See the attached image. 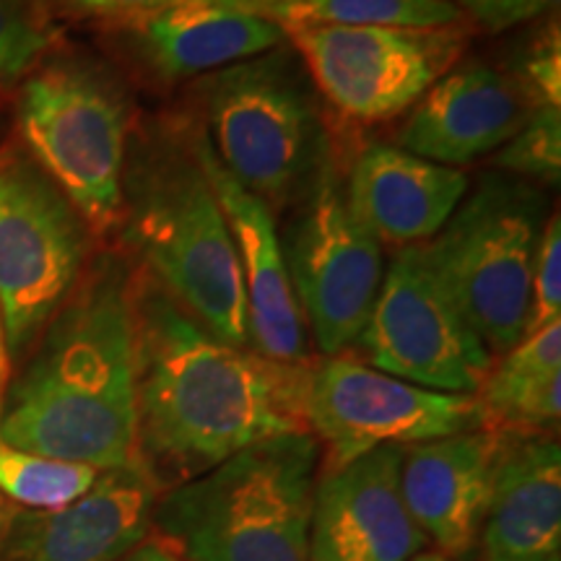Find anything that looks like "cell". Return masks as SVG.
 I'll return each instance as SVG.
<instances>
[{
	"mask_svg": "<svg viewBox=\"0 0 561 561\" xmlns=\"http://www.w3.org/2000/svg\"><path fill=\"white\" fill-rule=\"evenodd\" d=\"M136 458L159 486H180L231 455L310 432V364L271 362L208 333L157 280L136 271Z\"/></svg>",
	"mask_w": 561,
	"mask_h": 561,
	"instance_id": "1",
	"label": "cell"
},
{
	"mask_svg": "<svg viewBox=\"0 0 561 561\" xmlns=\"http://www.w3.org/2000/svg\"><path fill=\"white\" fill-rule=\"evenodd\" d=\"M136 268L91 257L0 398V442L110 471L136 458Z\"/></svg>",
	"mask_w": 561,
	"mask_h": 561,
	"instance_id": "2",
	"label": "cell"
},
{
	"mask_svg": "<svg viewBox=\"0 0 561 561\" xmlns=\"http://www.w3.org/2000/svg\"><path fill=\"white\" fill-rule=\"evenodd\" d=\"M121 227L140 273L216 339L250 348L242 265L195 157L191 117L157 121L130 140Z\"/></svg>",
	"mask_w": 561,
	"mask_h": 561,
	"instance_id": "3",
	"label": "cell"
},
{
	"mask_svg": "<svg viewBox=\"0 0 561 561\" xmlns=\"http://www.w3.org/2000/svg\"><path fill=\"white\" fill-rule=\"evenodd\" d=\"M320 458L310 432L257 442L174 486L153 520L191 561H310Z\"/></svg>",
	"mask_w": 561,
	"mask_h": 561,
	"instance_id": "4",
	"label": "cell"
},
{
	"mask_svg": "<svg viewBox=\"0 0 561 561\" xmlns=\"http://www.w3.org/2000/svg\"><path fill=\"white\" fill-rule=\"evenodd\" d=\"M16 123L30 157L89 227H117L133 138V102L121 76L83 53L45 55L21 83Z\"/></svg>",
	"mask_w": 561,
	"mask_h": 561,
	"instance_id": "5",
	"label": "cell"
},
{
	"mask_svg": "<svg viewBox=\"0 0 561 561\" xmlns=\"http://www.w3.org/2000/svg\"><path fill=\"white\" fill-rule=\"evenodd\" d=\"M198 125L221 167L273 214L305 198L328 138L294 47L203 76Z\"/></svg>",
	"mask_w": 561,
	"mask_h": 561,
	"instance_id": "6",
	"label": "cell"
},
{
	"mask_svg": "<svg viewBox=\"0 0 561 561\" xmlns=\"http://www.w3.org/2000/svg\"><path fill=\"white\" fill-rule=\"evenodd\" d=\"M549 219L541 187L491 172L424 244L430 265L489 348L507 354L525 339L538 240Z\"/></svg>",
	"mask_w": 561,
	"mask_h": 561,
	"instance_id": "7",
	"label": "cell"
},
{
	"mask_svg": "<svg viewBox=\"0 0 561 561\" xmlns=\"http://www.w3.org/2000/svg\"><path fill=\"white\" fill-rule=\"evenodd\" d=\"M81 210L26 153L0 159V314L9 359L30 351L91 261Z\"/></svg>",
	"mask_w": 561,
	"mask_h": 561,
	"instance_id": "8",
	"label": "cell"
},
{
	"mask_svg": "<svg viewBox=\"0 0 561 561\" xmlns=\"http://www.w3.org/2000/svg\"><path fill=\"white\" fill-rule=\"evenodd\" d=\"M305 413L310 434L325 447L322 473L377 447H409L483 426L476 396L419 388L346 354L310 364Z\"/></svg>",
	"mask_w": 561,
	"mask_h": 561,
	"instance_id": "9",
	"label": "cell"
},
{
	"mask_svg": "<svg viewBox=\"0 0 561 561\" xmlns=\"http://www.w3.org/2000/svg\"><path fill=\"white\" fill-rule=\"evenodd\" d=\"M294 224L286 268L322 356L356 346L385 278L382 248L348 210L328 146Z\"/></svg>",
	"mask_w": 561,
	"mask_h": 561,
	"instance_id": "10",
	"label": "cell"
},
{
	"mask_svg": "<svg viewBox=\"0 0 561 561\" xmlns=\"http://www.w3.org/2000/svg\"><path fill=\"white\" fill-rule=\"evenodd\" d=\"M284 34L320 94L359 123L403 115L466 50L460 24L437 30L294 26Z\"/></svg>",
	"mask_w": 561,
	"mask_h": 561,
	"instance_id": "11",
	"label": "cell"
},
{
	"mask_svg": "<svg viewBox=\"0 0 561 561\" xmlns=\"http://www.w3.org/2000/svg\"><path fill=\"white\" fill-rule=\"evenodd\" d=\"M369 367L434 392L476 396L494 356L462 318L424 244L401 248L385 268L359 339Z\"/></svg>",
	"mask_w": 561,
	"mask_h": 561,
	"instance_id": "12",
	"label": "cell"
},
{
	"mask_svg": "<svg viewBox=\"0 0 561 561\" xmlns=\"http://www.w3.org/2000/svg\"><path fill=\"white\" fill-rule=\"evenodd\" d=\"M159 491L138 458L102 471L66 507L13 515L3 530V561H121L149 533Z\"/></svg>",
	"mask_w": 561,
	"mask_h": 561,
	"instance_id": "13",
	"label": "cell"
},
{
	"mask_svg": "<svg viewBox=\"0 0 561 561\" xmlns=\"http://www.w3.org/2000/svg\"><path fill=\"white\" fill-rule=\"evenodd\" d=\"M195 157L214 187L227 219L231 242L242 265L248 294L250 348L271 362L305 364L307 322L291 289L286 252L276 229V214L224 170L198 121H191Z\"/></svg>",
	"mask_w": 561,
	"mask_h": 561,
	"instance_id": "14",
	"label": "cell"
},
{
	"mask_svg": "<svg viewBox=\"0 0 561 561\" xmlns=\"http://www.w3.org/2000/svg\"><path fill=\"white\" fill-rule=\"evenodd\" d=\"M426 536L401 494V447H377L314 486L310 561H411Z\"/></svg>",
	"mask_w": 561,
	"mask_h": 561,
	"instance_id": "15",
	"label": "cell"
},
{
	"mask_svg": "<svg viewBox=\"0 0 561 561\" xmlns=\"http://www.w3.org/2000/svg\"><path fill=\"white\" fill-rule=\"evenodd\" d=\"M528 112L512 76L483 60H458L413 104L398 149L458 170L500 151Z\"/></svg>",
	"mask_w": 561,
	"mask_h": 561,
	"instance_id": "16",
	"label": "cell"
},
{
	"mask_svg": "<svg viewBox=\"0 0 561 561\" xmlns=\"http://www.w3.org/2000/svg\"><path fill=\"white\" fill-rule=\"evenodd\" d=\"M502 432L481 430L401 447V494L413 523L439 553L476 546L486 515Z\"/></svg>",
	"mask_w": 561,
	"mask_h": 561,
	"instance_id": "17",
	"label": "cell"
},
{
	"mask_svg": "<svg viewBox=\"0 0 561 561\" xmlns=\"http://www.w3.org/2000/svg\"><path fill=\"white\" fill-rule=\"evenodd\" d=\"M479 561H561V450L549 434L502 432Z\"/></svg>",
	"mask_w": 561,
	"mask_h": 561,
	"instance_id": "18",
	"label": "cell"
},
{
	"mask_svg": "<svg viewBox=\"0 0 561 561\" xmlns=\"http://www.w3.org/2000/svg\"><path fill=\"white\" fill-rule=\"evenodd\" d=\"M468 187V174L455 167L371 144L351 164L343 193L354 219L377 242L409 248L439 234Z\"/></svg>",
	"mask_w": 561,
	"mask_h": 561,
	"instance_id": "19",
	"label": "cell"
},
{
	"mask_svg": "<svg viewBox=\"0 0 561 561\" xmlns=\"http://www.w3.org/2000/svg\"><path fill=\"white\" fill-rule=\"evenodd\" d=\"M161 81L208 76L286 42L280 26L221 3H182L110 26Z\"/></svg>",
	"mask_w": 561,
	"mask_h": 561,
	"instance_id": "20",
	"label": "cell"
},
{
	"mask_svg": "<svg viewBox=\"0 0 561 561\" xmlns=\"http://www.w3.org/2000/svg\"><path fill=\"white\" fill-rule=\"evenodd\" d=\"M483 426L510 434H546L561 419V322L525 335L489 369L476 392Z\"/></svg>",
	"mask_w": 561,
	"mask_h": 561,
	"instance_id": "21",
	"label": "cell"
},
{
	"mask_svg": "<svg viewBox=\"0 0 561 561\" xmlns=\"http://www.w3.org/2000/svg\"><path fill=\"white\" fill-rule=\"evenodd\" d=\"M263 19L280 30L294 26H401L437 30L462 24L445 0H268Z\"/></svg>",
	"mask_w": 561,
	"mask_h": 561,
	"instance_id": "22",
	"label": "cell"
},
{
	"mask_svg": "<svg viewBox=\"0 0 561 561\" xmlns=\"http://www.w3.org/2000/svg\"><path fill=\"white\" fill-rule=\"evenodd\" d=\"M102 471L0 442V496L32 512L60 510L94 486Z\"/></svg>",
	"mask_w": 561,
	"mask_h": 561,
	"instance_id": "23",
	"label": "cell"
},
{
	"mask_svg": "<svg viewBox=\"0 0 561 561\" xmlns=\"http://www.w3.org/2000/svg\"><path fill=\"white\" fill-rule=\"evenodd\" d=\"M494 167L512 178L543 185L561 180V110L530 107L520 130L494 153Z\"/></svg>",
	"mask_w": 561,
	"mask_h": 561,
	"instance_id": "24",
	"label": "cell"
},
{
	"mask_svg": "<svg viewBox=\"0 0 561 561\" xmlns=\"http://www.w3.org/2000/svg\"><path fill=\"white\" fill-rule=\"evenodd\" d=\"M55 32L34 0H0V81H16L45 58Z\"/></svg>",
	"mask_w": 561,
	"mask_h": 561,
	"instance_id": "25",
	"label": "cell"
},
{
	"mask_svg": "<svg viewBox=\"0 0 561 561\" xmlns=\"http://www.w3.org/2000/svg\"><path fill=\"white\" fill-rule=\"evenodd\" d=\"M512 81L523 91L528 107L561 110V37L557 19L530 39Z\"/></svg>",
	"mask_w": 561,
	"mask_h": 561,
	"instance_id": "26",
	"label": "cell"
},
{
	"mask_svg": "<svg viewBox=\"0 0 561 561\" xmlns=\"http://www.w3.org/2000/svg\"><path fill=\"white\" fill-rule=\"evenodd\" d=\"M561 322V221L559 214L546 219L538 240L536 263L530 278V314L525 335Z\"/></svg>",
	"mask_w": 561,
	"mask_h": 561,
	"instance_id": "27",
	"label": "cell"
},
{
	"mask_svg": "<svg viewBox=\"0 0 561 561\" xmlns=\"http://www.w3.org/2000/svg\"><path fill=\"white\" fill-rule=\"evenodd\" d=\"M55 3H60L62 9H68L70 13H79V16L102 21L110 30V26L123 24V21L146 16V13L153 11L172 9V5L182 3H221L231 5V9L255 13V16L263 19L268 0H55Z\"/></svg>",
	"mask_w": 561,
	"mask_h": 561,
	"instance_id": "28",
	"label": "cell"
},
{
	"mask_svg": "<svg viewBox=\"0 0 561 561\" xmlns=\"http://www.w3.org/2000/svg\"><path fill=\"white\" fill-rule=\"evenodd\" d=\"M483 32L500 34L559 9V0H445Z\"/></svg>",
	"mask_w": 561,
	"mask_h": 561,
	"instance_id": "29",
	"label": "cell"
},
{
	"mask_svg": "<svg viewBox=\"0 0 561 561\" xmlns=\"http://www.w3.org/2000/svg\"><path fill=\"white\" fill-rule=\"evenodd\" d=\"M121 561H185L180 557L172 546L161 543V541H151L144 546H136L128 557H123Z\"/></svg>",
	"mask_w": 561,
	"mask_h": 561,
	"instance_id": "30",
	"label": "cell"
},
{
	"mask_svg": "<svg viewBox=\"0 0 561 561\" xmlns=\"http://www.w3.org/2000/svg\"><path fill=\"white\" fill-rule=\"evenodd\" d=\"M9 348H5V331H3V314H0V398H3L5 385H9Z\"/></svg>",
	"mask_w": 561,
	"mask_h": 561,
	"instance_id": "31",
	"label": "cell"
},
{
	"mask_svg": "<svg viewBox=\"0 0 561 561\" xmlns=\"http://www.w3.org/2000/svg\"><path fill=\"white\" fill-rule=\"evenodd\" d=\"M411 561H453V559H447L445 553H439V551H421V553H416V557H413Z\"/></svg>",
	"mask_w": 561,
	"mask_h": 561,
	"instance_id": "32",
	"label": "cell"
},
{
	"mask_svg": "<svg viewBox=\"0 0 561 561\" xmlns=\"http://www.w3.org/2000/svg\"><path fill=\"white\" fill-rule=\"evenodd\" d=\"M9 517H11L9 504H5L3 496H0V533H3V530H5V525H9Z\"/></svg>",
	"mask_w": 561,
	"mask_h": 561,
	"instance_id": "33",
	"label": "cell"
}]
</instances>
